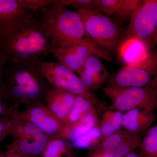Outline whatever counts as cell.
I'll use <instances>...</instances> for the list:
<instances>
[{"label": "cell", "instance_id": "6da1fadb", "mask_svg": "<svg viewBox=\"0 0 157 157\" xmlns=\"http://www.w3.org/2000/svg\"><path fill=\"white\" fill-rule=\"evenodd\" d=\"M42 61L25 64L9 63L0 85V93L9 105L27 107L45 101L47 94L53 88L41 72Z\"/></svg>", "mask_w": 157, "mask_h": 157}, {"label": "cell", "instance_id": "7a4b0ae2", "mask_svg": "<svg viewBox=\"0 0 157 157\" xmlns=\"http://www.w3.org/2000/svg\"><path fill=\"white\" fill-rule=\"evenodd\" d=\"M40 11L38 20L56 49L75 43L94 44L88 36L78 11L50 5Z\"/></svg>", "mask_w": 157, "mask_h": 157}, {"label": "cell", "instance_id": "3957f363", "mask_svg": "<svg viewBox=\"0 0 157 157\" xmlns=\"http://www.w3.org/2000/svg\"><path fill=\"white\" fill-rule=\"evenodd\" d=\"M0 47L9 63H30L42 61L56 49L38 19L33 18L11 39L0 41Z\"/></svg>", "mask_w": 157, "mask_h": 157}, {"label": "cell", "instance_id": "277c9868", "mask_svg": "<svg viewBox=\"0 0 157 157\" xmlns=\"http://www.w3.org/2000/svg\"><path fill=\"white\" fill-rule=\"evenodd\" d=\"M90 39L108 52L117 51L126 38L124 31L117 23L97 10L77 9Z\"/></svg>", "mask_w": 157, "mask_h": 157}, {"label": "cell", "instance_id": "5b68a950", "mask_svg": "<svg viewBox=\"0 0 157 157\" xmlns=\"http://www.w3.org/2000/svg\"><path fill=\"white\" fill-rule=\"evenodd\" d=\"M40 67L43 76L53 89L86 98L95 106L98 114L107 109L104 102L85 86L79 77L59 62L42 61Z\"/></svg>", "mask_w": 157, "mask_h": 157}, {"label": "cell", "instance_id": "8992f818", "mask_svg": "<svg viewBox=\"0 0 157 157\" xmlns=\"http://www.w3.org/2000/svg\"><path fill=\"white\" fill-rule=\"evenodd\" d=\"M110 99L113 109L127 112L139 108L149 112L157 109V98L150 82L142 87L102 88Z\"/></svg>", "mask_w": 157, "mask_h": 157}, {"label": "cell", "instance_id": "52a82bcc", "mask_svg": "<svg viewBox=\"0 0 157 157\" xmlns=\"http://www.w3.org/2000/svg\"><path fill=\"white\" fill-rule=\"evenodd\" d=\"M157 50H151L146 59L124 66L109 75L106 87H142L148 84L155 73Z\"/></svg>", "mask_w": 157, "mask_h": 157}, {"label": "cell", "instance_id": "ba28073f", "mask_svg": "<svg viewBox=\"0 0 157 157\" xmlns=\"http://www.w3.org/2000/svg\"><path fill=\"white\" fill-rule=\"evenodd\" d=\"M157 25V0L143 1L130 20L125 39H138L151 50Z\"/></svg>", "mask_w": 157, "mask_h": 157}, {"label": "cell", "instance_id": "9c48e42d", "mask_svg": "<svg viewBox=\"0 0 157 157\" xmlns=\"http://www.w3.org/2000/svg\"><path fill=\"white\" fill-rule=\"evenodd\" d=\"M21 0H0V41L11 39L33 18Z\"/></svg>", "mask_w": 157, "mask_h": 157}, {"label": "cell", "instance_id": "30bf717a", "mask_svg": "<svg viewBox=\"0 0 157 157\" xmlns=\"http://www.w3.org/2000/svg\"><path fill=\"white\" fill-rule=\"evenodd\" d=\"M20 115L36 124L51 138L68 140L70 129L64 122L61 120L42 102L26 107Z\"/></svg>", "mask_w": 157, "mask_h": 157}, {"label": "cell", "instance_id": "8fae6325", "mask_svg": "<svg viewBox=\"0 0 157 157\" xmlns=\"http://www.w3.org/2000/svg\"><path fill=\"white\" fill-rule=\"evenodd\" d=\"M53 53L59 63L78 74L92 55H97L106 61L113 62L108 52L94 43H77L59 47Z\"/></svg>", "mask_w": 157, "mask_h": 157}, {"label": "cell", "instance_id": "7c38bea8", "mask_svg": "<svg viewBox=\"0 0 157 157\" xmlns=\"http://www.w3.org/2000/svg\"><path fill=\"white\" fill-rule=\"evenodd\" d=\"M141 141L140 135L121 128L101 142L98 148L106 157H124L140 147Z\"/></svg>", "mask_w": 157, "mask_h": 157}, {"label": "cell", "instance_id": "4fadbf2b", "mask_svg": "<svg viewBox=\"0 0 157 157\" xmlns=\"http://www.w3.org/2000/svg\"><path fill=\"white\" fill-rule=\"evenodd\" d=\"M95 54L88 58L78 76L85 86L89 90H96L106 84L109 75L101 61Z\"/></svg>", "mask_w": 157, "mask_h": 157}, {"label": "cell", "instance_id": "5bb4252c", "mask_svg": "<svg viewBox=\"0 0 157 157\" xmlns=\"http://www.w3.org/2000/svg\"><path fill=\"white\" fill-rule=\"evenodd\" d=\"M143 1L139 0H98L97 11L107 16H114L119 22L131 19Z\"/></svg>", "mask_w": 157, "mask_h": 157}, {"label": "cell", "instance_id": "9a60e30c", "mask_svg": "<svg viewBox=\"0 0 157 157\" xmlns=\"http://www.w3.org/2000/svg\"><path fill=\"white\" fill-rule=\"evenodd\" d=\"M76 96L68 92L52 89L47 94L45 101L48 109L66 123L76 103Z\"/></svg>", "mask_w": 157, "mask_h": 157}, {"label": "cell", "instance_id": "2e32d148", "mask_svg": "<svg viewBox=\"0 0 157 157\" xmlns=\"http://www.w3.org/2000/svg\"><path fill=\"white\" fill-rule=\"evenodd\" d=\"M17 109L11 116L12 120L11 136L14 139H36L47 143L51 137L28 120L20 115Z\"/></svg>", "mask_w": 157, "mask_h": 157}, {"label": "cell", "instance_id": "e0dca14e", "mask_svg": "<svg viewBox=\"0 0 157 157\" xmlns=\"http://www.w3.org/2000/svg\"><path fill=\"white\" fill-rule=\"evenodd\" d=\"M155 119L154 112L135 108L123 114L122 127L128 132L140 135L151 126Z\"/></svg>", "mask_w": 157, "mask_h": 157}, {"label": "cell", "instance_id": "ac0fdd59", "mask_svg": "<svg viewBox=\"0 0 157 157\" xmlns=\"http://www.w3.org/2000/svg\"><path fill=\"white\" fill-rule=\"evenodd\" d=\"M144 42L138 39H125L117 50L120 60L124 66L143 60L151 51Z\"/></svg>", "mask_w": 157, "mask_h": 157}, {"label": "cell", "instance_id": "d6986e66", "mask_svg": "<svg viewBox=\"0 0 157 157\" xmlns=\"http://www.w3.org/2000/svg\"><path fill=\"white\" fill-rule=\"evenodd\" d=\"M47 144L36 139H14L7 146V149L13 151L25 157H41Z\"/></svg>", "mask_w": 157, "mask_h": 157}, {"label": "cell", "instance_id": "ffe728a7", "mask_svg": "<svg viewBox=\"0 0 157 157\" xmlns=\"http://www.w3.org/2000/svg\"><path fill=\"white\" fill-rule=\"evenodd\" d=\"M100 120L98 111L94 108L80 119L70 128L69 140L71 143L86 135L99 126Z\"/></svg>", "mask_w": 157, "mask_h": 157}, {"label": "cell", "instance_id": "44dd1931", "mask_svg": "<svg viewBox=\"0 0 157 157\" xmlns=\"http://www.w3.org/2000/svg\"><path fill=\"white\" fill-rule=\"evenodd\" d=\"M123 112L117 110L105 109L100 121L101 142L122 127Z\"/></svg>", "mask_w": 157, "mask_h": 157}, {"label": "cell", "instance_id": "7402d4cb", "mask_svg": "<svg viewBox=\"0 0 157 157\" xmlns=\"http://www.w3.org/2000/svg\"><path fill=\"white\" fill-rule=\"evenodd\" d=\"M41 157H75L74 146L68 140L51 138Z\"/></svg>", "mask_w": 157, "mask_h": 157}, {"label": "cell", "instance_id": "603a6c76", "mask_svg": "<svg viewBox=\"0 0 157 157\" xmlns=\"http://www.w3.org/2000/svg\"><path fill=\"white\" fill-rule=\"evenodd\" d=\"M94 108H96L95 106L87 99L76 96V103L66 122L69 129L70 130V128L80 120L82 117Z\"/></svg>", "mask_w": 157, "mask_h": 157}, {"label": "cell", "instance_id": "cb8c5ba5", "mask_svg": "<svg viewBox=\"0 0 157 157\" xmlns=\"http://www.w3.org/2000/svg\"><path fill=\"white\" fill-rule=\"evenodd\" d=\"M139 147L140 157H157V124L148 130Z\"/></svg>", "mask_w": 157, "mask_h": 157}, {"label": "cell", "instance_id": "d4e9b609", "mask_svg": "<svg viewBox=\"0 0 157 157\" xmlns=\"http://www.w3.org/2000/svg\"><path fill=\"white\" fill-rule=\"evenodd\" d=\"M101 142V133L99 126L92 131L72 142L73 146L80 149H93L97 147L98 142Z\"/></svg>", "mask_w": 157, "mask_h": 157}, {"label": "cell", "instance_id": "484cf974", "mask_svg": "<svg viewBox=\"0 0 157 157\" xmlns=\"http://www.w3.org/2000/svg\"><path fill=\"white\" fill-rule=\"evenodd\" d=\"M12 120L11 117H0V144L6 137L11 135Z\"/></svg>", "mask_w": 157, "mask_h": 157}, {"label": "cell", "instance_id": "4316f807", "mask_svg": "<svg viewBox=\"0 0 157 157\" xmlns=\"http://www.w3.org/2000/svg\"><path fill=\"white\" fill-rule=\"evenodd\" d=\"M98 0H72L71 6L77 9L97 10Z\"/></svg>", "mask_w": 157, "mask_h": 157}, {"label": "cell", "instance_id": "83f0119b", "mask_svg": "<svg viewBox=\"0 0 157 157\" xmlns=\"http://www.w3.org/2000/svg\"><path fill=\"white\" fill-rule=\"evenodd\" d=\"M23 4L34 13L49 6L50 1L46 0H21Z\"/></svg>", "mask_w": 157, "mask_h": 157}, {"label": "cell", "instance_id": "f1b7e54d", "mask_svg": "<svg viewBox=\"0 0 157 157\" xmlns=\"http://www.w3.org/2000/svg\"><path fill=\"white\" fill-rule=\"evenodd\" d=\"M18 109V107L10 106L3 99L0 100V117H11Z\"/></svg>", "mask_w": 157, "mask_h": 157}, {"label": "cell", "instance_id": "f546056e", "mask_svg": "<svg viewBox=\"0 0 157 157\" xmlns=\"http://www.w3.org/2000/svg\"><path fill=\"white\" fill-rule=\"evenodd\" d=\"M8 62V58L6 53L0 47V85L2 82L5 74V67L6 63Z\"/></svg>", "mask_w": 157, "mask_h": 157}, {"label": "cell", "instance_id": "4dcf8cb0", "mask_svg": "<svg viewBox=\"0 0 157 157\" xmlns=\"http://www.w3.org/2000/svg\"><path fill=\"white\" fill-rule=\"evenodd\" d=\"M0 157H25L16 152L8 150L6 151L0 153Z\"/></svg>", "mask_w": 157, "mask_h": 157}, {"label": "cell", "instance_id": "1f68e13d", "mask_svg": "<svg viewBox=\"0 0 157 157\" xmlns=\"http://www.w3.org/2000/svg\"><path fill=\"white\" fill-rule=\"evenodd\" d=\"M152 86L154 91L155 94L157 98V67L156 69L155 73L154 76L152 78L150 82Z\"/></svg>", "mask_w": 157, "mask_h": 157}, {"label": "cell", "instance_id": "d6a6232c", "mask_svg": "<svg viewBox=\"0 0 157 157\" xmlns=\"http://www.w3.org/2000/svg\"><path fill=\"white\" fill-rule=\"evenodd\" d=\"M94 150V151L90 155L89 157H106L98 148Z\"/></svg>", "mask_w": 157, "mask_h": 157}, {"label": "cell", "instance_id": "836d02e7", "mask_svg": "<svg viewBox=\"0 0 157 157\" xmlns=\"http://www.w3.org/2000/svg\"><path fill=\"white\" fill-rule=\"evenodd\" d=\"M157 45V25L153 37L152 42V48L154 47L156 45Z\"/></svg>", "mask_w": 157, "mask_h": 157}, {"label": "cell", "instance_id": "e575fe53", "mask_svg": "<svg viewBox=\"0 0 157 157\" xmlns=\"http://www.w3.org/2000/svg\"><path fill=\"white\" fill-rule=\"evenodd\" d=\"M124 157H140V156H139V154H137L132 152Z\"/></svg>", "mask_w": 157, "mask_h": 157}, {"label": "cell", "instance_id": "d590c367", "mask_svg": "<svg viewBox=\"0 0 157 157\" xmlns=\"http://www.w3.org/2000/svg\"><path fill=\"white\" fill-rule=\"evenodd\" d=\"M2 99H3L2 98V95H1V93H0V100H2Z\"/></svg>", "mask_w": 157, "mask_h": 157}]
</instances>
